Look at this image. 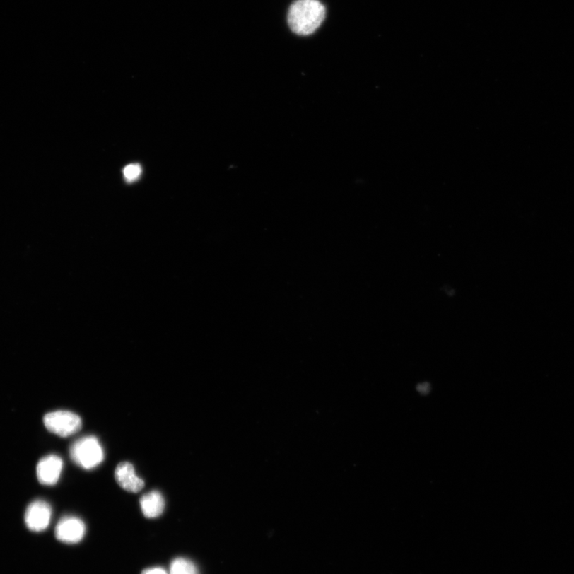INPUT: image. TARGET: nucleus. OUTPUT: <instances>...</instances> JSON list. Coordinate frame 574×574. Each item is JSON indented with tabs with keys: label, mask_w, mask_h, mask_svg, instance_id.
Here are the masks:
<instances>
[{
	"label": "nucleus",
	"mask_w": 574,
	"mask_h": 574,
	"mask_svg": "<svg viewBox=\"0 0 574 574\" xmlns=\"http://www.w3.org/2000/svg\"><path fill=\"white\" fill-rule=\"evenodd\" d=\"M43 422L49 432L61 438H68L76 434L83 427L81 417L70 411H55L49 413L45 416Z\"/></svg>",
	"instance_id": "obj_3"
},
{
	"label": "nucleus",
	"mask_w": 574,
	"mask_h": 574,
	"mask_svg": "<svg viewBox=\"0 0 574 574\" xmlns=\"http://www.w3.org/2000/svg\"><path fill=\"white\" fill-rule=\"evenodd\" d=\"M123 174L128 182H134L140 177L141 168L137 164L129 165L124 168Z\"/></svg>",
	"instance_id": "obj_10"
},
{
	"label": "nucleus",
	"mask_w": 574,
	"mask_h": 574,
	"mask_svg": "<svg viewBox=\"0 0 574 574\" xmlns=\"http://www.w3.org/2000/svg\"><path fill=\"white\" fill-rule=\"evenodd\" d=\"M326 8L320 0H297L291 6L288 23L299 35H309L320 27L325 18Z\"/></svg>",
	"instance_id": "obj_1"
},
{
	"label": "nucleus",
	"mask_w": 574,
	"mask_h": 574,
	"mask_svg": "<svg viewBox=\"0 0 574 574\" xmlns=\"http://www.w3.org/2000/svg\"><path fill=\"white\" fill-rule=\"evenodd\" d=\"M52 510L49 503L37 500L30 503L25 513V522L29 529L41 532L47 529L51 522Z\"/></svg>",
	"instance_id": "obj_4"
},
{
	"label": "nucleus",
	"mask_w": 574,
	"mask_h": 574,
	"mask_svg": "<svg viewBox=\"0 0 574 574\" xmlns=\"http://www.w3.org/2000/svg\"><path fill=\"white\" fill-rule=\"evenodd\" d=\"M170 574H199L197 566L192 561L178 558L172 561Z\"/></svg>",
	"instance_id": "obj_9"
},
{
	"label": "nucleus",
	"mask_w": 574,
	"mask_h": 574,
	"mask_svg": "<svg viewBox=\"0 0 574 574\" xmlns=\"http://www.w3.org/2000/svg\"><path fill=\"white\" fill-rule=\"evenodd\" d=\"M85 534V523L77 517H62L55 528L56 538L68 544H78L83 540Z\"/></svg>",
	"instance_id": "obj_5"
},
{
	"label": "nucleus",
	"mask_w": 574,
	"mask_h": 574,
	"mask_svg": "<svg viewBox=\"0 0 574 574\" xmlns=\"http://www.w3.org/2000/svg\"><path fill=\"white\" fill-rule=\"evenodd\" d=\"M117 483L124 491L137 493L141 491L145 482L136 475L134 467L129 462H122L117 465L115 472Z\"/></svg>",
	"instance_id": "obj_7"
},
{
	"label": "nucleus",
	"mask_w": 574,
	"mask_h": 574,
	"mask_svg": "<svg viewBox=\"0 0 574 574\" xmlns=\"http://www.w3.org/2000/svg\"><path fill=\"white\" fill-rule=\"evenodd\" d=\"M64 469V461L56 455H49L42 458L37 465L36 474L39 481L47 486L58 483Z\"/></svg>",
	"instance_id": "obj_6"
},
{
	"label": "nucleus",
	"mask_w": 574,
	"mask_h": 574,
	"mask_svg": "<svg viewBox=\"0 0 574 574\" xmlns=\"http://www.w3.org/2000/svg\"><path fill=\"white\" fill-rule=\"evenodd\" d=\"M70 455L74 463L86 470L95 469L104 459L102 447L95 436H86L74 442Z\"/></svg>",
	"instance_id": "obj_2"
},
{
	"label": "nucleus",
	"mask_w": 574,
	"mask_h": 574,
	"mask_svg": "<svg viewBox=\"0 0 574 574\" xmlns=\"http://www.w3.org/2000/svg\"><path fill=\"white\" fill-rule=\"evenodd\" d=\"M140 503L144 515L148 519L158 517L164 512L165 502L159 491H153L143 496Z\"/></svg>",
	"instance_id": "obj_8"
},
{
	"label": "nucleus",
	"mask_w": 574,
	"mask_h": 574,
	"mask_svg": "<svg viewBox=\"0 0 574 574\" xmlns=\"http://www.w3.org/2000/svg\"><path fill=\"white\" fill-rule=\"evenodd\" d=\"M141 574H168V573L163 568L154 567L144 570Z\"/></svg>",
	"instance_id": "obj_11"
}]
</instances>
